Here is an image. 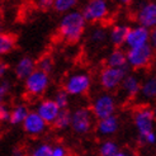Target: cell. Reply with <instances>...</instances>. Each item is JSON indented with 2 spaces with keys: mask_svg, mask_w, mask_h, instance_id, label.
I'll return each mask as SVG.
<instances>
[{
  "mask_svg": "<svg viewBox=\"0 0 156 156\" xmlns=\"http://www.w3.org/2000/svg\"><path fill=\"white\" fill-rule=\"evenodd\" d=\"M87 19L81 10H73L61 17L58 22L57 32L62 41L67 43H76L81 40V37L87 29Z\"/></svg>",
  "mask_w": 156,
  "mask_h": 156,
  "instance_id": "1",
  "label": "cell"
},
{
  "mask_svg": "<svg viewBox=\"0 0 156 156\" xmlns=\"http://www.w3.org/2000/svg\"><path fill=\"white\" fill-rule=\"evenodd\" d=\"M91 85V75L85 70H76L66 75L62 83V88L67 91L70 97H83L90 91Z\"/></svg>",
  "mask_w": 156,
  "mask_h": 156,
  "instance_id": "2",
  "label": "cell"
},
{
  "mask_svg": "<svg viewBox=\"0 0 156 156\" xmlns=\"http://www.w3.org/2000/svg\"><path fill=\"white\" fill-rule=\"evenodd\" d=\"M132 123L137 132V138L155 132L156 118L154 109L150 105H138L132 113Z\"/></svg>",
  "mask_w": 156,
  "mask_h": 156,
  "instance_id": "3",
  "label": "cell"
},
{
  "mask_svg": "<svg viewBox=\"0 0 156 156\" xmlns=\"http://www.w3.org/2000/svg\"><path fill=\"white\" fill-rule=\"evenodd\" d=\"M117 108H118V100L112 93H107V91H102L97 94L93 98L90 104L93 115L95 117L97 121L115 115Z\"/></svg>",
  "mask_w": 156,
  "mask_h": 156,
  "instance_id": "4",
  "label": "cell"
},
{
  "mask_svg": "<svg viewBox=\"0 0 156 156\" xmlns=\"http://www.w3.org/2000/svg\"><path fill=\"white\" fill-rule=\"evenodd\" d=\"M95 117L93 115L90 107H76L71 111V128L76 135H88L95 128Z\"/></svg>",
  "mask_w": 156,
  "mask_h": 156,
  "instance_id": "5",
  "label": "cell"
},
{
  "mask_svg": "<svg viewBox=\"0 0 156 156\" xmlns=\"http://www.w3.org/2000/svg\"><path fill=\"white\" fill-rule=\"evenodd\" d=\"M129 74V69H114L104 66L99 71L98 75V81L100 88L103 89V91L112 93L115 90H119L121 85L124 80V77Z\"/></svg>",
  "mask_w": 156,
  "mask_h": 156,
  "instance_id": "6",
  "label": "cell"
},
{
  "mask_svg": "<svg viewBox=\"0 0 156 156\" xmlns=\"http://www.w3.org/2000/svg\"><path fill=\"white\" fill-rule=\"evenodd\" d=\"M50 83V75L37 69L24 80V91L30 98H41L48 90Z\"/></svg>",
  "mask_w": 156,
  "mask_h": 156,
  "instance_id": "7",
  "label": "cell"
},
{
  "mask_svg": "<svg viewBox=\"0 0 156 156\" xmlns=\"http://www.w3.org/2000/svg\"><path fill=\"white\" fill-rule=\"evenodd\" d=\"M155 57V50L151 44H146L142 47L127 50V64L132 70H144L147 69Z\"/></svg>",
  "mask_w": 156,
  "mask_h": 156,
  "instance_id": "8",
  "label": "cell"
},
{
  "mask_svg": "<svg viewBox=\"0 0 156 156\" xmlns=\"http://www.w3.org/2000/svg\"><path fill=\"white\" fill-rule=\"evenodd\" d=\"M83 14L87 22L90 23H100L104 22L109 14H111V8L105 0H90L83 8Z\"/></svg>",
  "mask_w": 156,
  "mask_h": 156,
  "instance_id": "9",
  "label": "cell"
},
{
  "mask_svg": "<svg viewBox=\"0 0 156 156\" xmlns=\"http://www.w3.org/2000/svg\"><path fill=\"white\" fill-rule=\"evenodd\" d=\"M135 20L138 26L147 29L156 28V2H145L137 6L135 12Z\"/></svg>",
  "mask_w": 156,
  "mask_h": 156,
  "instance_id": "10",
  "label": "cell"
},
{
  "mask_svg": "<svg viewBox=\"0 0 156 156\" xmlns=\"http://www.w3.org/2000/svg\"><path fill=\"white\" fill-rule=\"evenodd\" d=\"M23 131L30 137H40L48 129V123L42 119V117L36 111H30L26 121L22 124Z\"/></svg>",
  "mask_w": 156,
  "mask_h": 156,
  "instance_id": "11",
  "label": "cell"
},
{
  "mask_svg": "<svg viewBox=\"0 0 156 156\" xmlns=\"http://www.w3.org/2000/svg\"><path fill=\"white\" fill-rule=\"evenodd\" d=\"M150 37H151L150 29L136 24L135 27L129 28V32L126 40V47L127 50H131V48H137L146 44H150Z\"/></svg>",
  "mask_w": 156,
  "mask_h": 156,
  "instance_id": "12",
  "label": "cell"
},
{
  "mask_svg": "<svg viewBox=\"0 0 156 156\" xmlns=\"http://www.w3.org/2000/svg\"><path fill=\"white\" fill-rule=\"evenodd\" d=\"M141 84L142 79L135 73H129L126 77L119 88V94L124 100H129V99H137L140 90H141Z\"/></svg>",
  "mask_w": 156,
  "mask_h": 156,
  "instance_id": "13",
  "label": "cell"
},
{
  "mask_svg": "<svg viewBox=\"0 0 156 156\" xmlns=\"http://www.w3.org/2000/svg\"><path fill=\"white\" fill-rule=\"evenodd\" d=\"M137 100L140 105L151 107L156 104V75H149L142 80Z\"/></svg>",
  "mask_w": 156,
  "mask_h": 156,
  "instance_id": "14",
  "label": "cell"
},
{
  "mask_svg": "<svg viewBox=\"0 0 156 156\" xmlns=\"http://www.w3.org/2000/svg\"><path fill=\"white\" fill-rule=\"evenodd\" d=\"M34 111L42 117V119L44 122H47L48 124H53L55 119L60 114L61 109L55 103V100L52 98H44L37 102Z\"/></svg>",
  "mask_w": 156,
  "mask_h": 156,
  "instance_id": "15",
  "label": "cell"
},
{
  "mask_svg": "<svg viewBox=\"0 0 156 156\" xmlns=\"http://www.w3.org/2000/svg\"><path fill=\"white\" fill-rule=\"evenodd\" d=\"M119 128H121V119L117 114L104 119L97 121V124H95V131L98 136L103 137L104 140L114 136L119 131Z\"/></svg>",
  "mask_w": 156,
  "mask_h": 156,
  "instance_id": "16",
  "label": "cell"
},
{
  "mask_svg": "<svg viewBox=\"0 0 156 156\" xmlns=\"http://www.w3.org/2000/svg\"><path fill=\"white\" fill-rule=\"evenodd\" d=\"M37 70V64L30 56H22L14 65V75L18 80L24 81Z\"/></svg>",
  "mask_w": 156,
  "mask_h": 156,
  "instance_id": "17",
  "label": "cell"
},
{
  "mask_svg": "<svg viewBox=\"0 0 156 156\" xmlns=\"http://www.w3.org/2000/svg\"><path fill=\"white\" fill-rule=\"evenodd\" d=\"M129 28L131 27L124 23H117L109 29V42L114 46V48H122V46H126Z\"/></svg>",
  "mask_w": 156,
  "mask_h": 156,
  "instance_id": "18",
  "label": "cell"
},
{
  "mask_svg": "<svg viewBox=\"0 0 156 156\" xmlns=\"http://www.w3.org/2000/svg\"><path fill=\"white\" fill-rule=\"evenodd\" d=\"M109 41V30L103 26H94L88 34V44L91 48H99Z\"/></svg>",
  "mask_w": 156,
  "mask_h": 156,
  "instance_id": "19",
  "label": "cell"
},
{
  "mask_svg": "<svg viewBox=\"0 0 156 156\" xmlns=\"http://www.w3.org/2000/svg\"><path fill=\"white\" fill-rule=\"evenodd\" d=\"M105 66L114 69H127V51H124L123 48H113L105 57Z\"/></svg>",
  "mask_w": 156,
  "mask_h": 156,
  "instance_id": "20",
  "label": "cell"
},
{
  "mask_svg": "<svg viewBox=\"0 0 156 156\" xmlns=\"http://www.w3.org/2000/svg\"><path fill=\"white\" fill-rule=\"evenodd\" d=\"M29 108L26 104H17L12 108V113H10V119L9 123L12 126H17V124H23V122L26 121V118L29 114Z\"/></svg>",
  "mask_w": 156,
  "mask_h": 156,
  "instance_id": "21",
  "label": "cell"
},
{
  "mask_svg": "<svg viewBox=\"0 0 156 156\" xmlns=\"http://www.w3.org/2000/svg\"><path fill=\"white\" fill-rule=\"evenodd\" d=\"M15 44H17V37L13 33H0V57L10 53L15 48Z\"/></svg>",
  "mask_w": 156,
  "mask_h": 156,
  "instance_id": "22",
  "label": "cell"
},
{
  "mask_svg": "<svg viewBox=\"0 0 156 156\" xmlns=\"http://www.w3.org/2000/svg\"><path fill=\"white\" fill-rule=\"evenodd\" d=\"M119 150L121 149H119L118 142L112 138H105L98 146V155L99 156H114Z\"/></svg>",
  "mask_w": 156,
  "mask_h": 156,
  "instance_id": "23",
  "label": "cell"
},
{
  "mask_svg": "<svg viewBox=\"0 0 156 156\" xmlns=\"http://www.w3.org/2000/svg\"><path fill=\"white\" fill-rule=\"evenodd\" d=\"M53 128L57 131H65L71 127V111L69 109H62L57 118L53 122Z\"/></svg>",
  "mask_w": 156,
  "mask_h": 156,
  "instance_id": "24",
  "label": "cell"
},
{
  "mask_svg": "<svg viewBox=\"0 0 156 156\" xmlns=\"http://www.w3.org/2000/svg\"><path fill=\"white\" fill-rule=\"evenodd\" d=\"M52 147L50 142H37L28 150V156H52Z\"/></svg>",
  "mask_w": 156,
  "mask_h": 156,
  "instance_id": "25",
  "label": "cell"
},
{
  "mask_svg": "<svg viewBox=\"0 0 156 156\" xmlns=\"http://www.w3.org/2000/svg\"><path fill=\"white\" fill-rule=\"evenodd\" d=\"M77 5L76 0H53L52 8L55 12L61 13L62 15L75 10V6Z\"/></svg>",
  "mask_w": 156,
  "mask_h": 156,
  "instance_id": "26",
  "label": "cell"
},
{
  "mask_svg": "<svg viewBox=\"0 0 156 156\" xmlns=\"http://www.w3.org/2000/svg\"><path fill=\"white\" fill-rule=\"evenodd\" d=\"M37 64V69L41 70V71L46 73V74H51L53 71V67H55V61H53V57L51 55H43L36 61Z\"/></svg>",
  "mask_w": 156,
  "mask_h": 156,
  "instance_id": "27",
  "label": "cell"
},
{
  "mask_svg": "<svg viewBox=\"0 0 156 156\" xmlns=\"http://www.w3.org/2000/svg\"><path fill=\"white\" fill-rule=\"evenodd\" d=\"M52 99L55 100V103L60 107L61 111L62 109H67L70 105V95L67 94V91L64 88H60L55 91Z\"/></svg>",
  "mask_w": 156,
  "mask_h": 156,
  "instance_id": "28",
  "label": "cell"
},
{
  "mask_svg": "<svg viewBox=\"0 0 156 156\" xmlns=\"http://www.w3.org/2000/svg\"><path fill=\"white\" fill-rule=\"evenodd\" d=\"M10 89H12V85L9 81L6 80L0 81V107L5 104L8 97L10 94Z\"/></svg>",
  "mask_w": 156,
  "mask_h": 156,
  "instance_id": "29",
  "label": "cell"
},
{
  "mask_svg": "<svg viewBox=\"0 0 156 156\" xmlns=\"http://www.w3.org/2000/svg\"><path fill=\"white\" fill-rule=\"evenodd\" d=\"M52 156H69V150L65 145L57 144L52 147Z\"/></svg>",
  "mask_w": 156,
  "mask_h": 156,
  "instance_id": "30",
  "label": "cell"
},
{
  "mask_svg": "<svg viewBox=\"0 0 156 156\" xmlns=\"http://www.w3.org/2000/svg\"><path fill=\"white\" fill-rule=\"evenodd\" d=\"M138 142L146 146H154L156 144V132H151V133L146 135L145 137L138 138Z\"/></svg>",
  "mask_w": 156,
  "mask_h": 156,
  "instance_id": "31",
  "label": "cell"
},
{
  "mask_svg": "<svg viewBox=\"0 0 156 156\" xmlns=\"http://www.w3.org/2000/svg\"><path fill=\"white\" fill-rule=\"evenodd\" d=\"M10 113H12V109L6 104L0 107V122H9Z\"/></svg>",
  "mask_w": 156,
  "mask_h": 156,
  "instance_id": "32",
  "label": "cell"
},
{
  "mask_svg": "<svg viewBox=\"0 0 156 156\" xmlns=\"http://www.w3.org/2000/svg\"><path fill=\"white\" fill-rule=\"evenodd\" d=\"M12 156H28V151L23 146H15L12 150Z\"/></svg>",
  "mask_w": 156,
  "mask_h": 156,
  "instance_id": "33",
  "label": "cell"
},
{
  "mask_svg": "<svg viewBox=\"0 0 156 156\" xmlns=\"http://www.w3.org/2000/svg\"><path fill=\"white\" fill-rule=\"evenodd\" d=\"M8 70H9V65H8V62H5L4 60H0V79H3V77L6 75Z\"/></svg>",
  "mask_w": 156,
  "mask_h": 156,
  "instance_id": "34",
  "label": "cell"
},
{
  "mask_svg": "<svg viewBox=\"0 0 156 156\" xmlns=\"http://www.w3.org/2000/svg\"><path fill=\"white\" fill-rule=\"evenodd\" d=\"M114 156H137L133 151H131V150H126V149H123V150H119L118 152H117Z\"/></svg>",
  "mask_w": 156,
  "mask_h": 156,
  "instance_id": "35",
  "label": "cell"
},
{
  "mask_svg": "<svg viewBox=\"0 0 156 156\" xmlns=\"http://www.w3.org/2000/svg\"><path fill=\"white\" fill-rule=\"evenodd\" d=\"M150 44L151 47L156 51V28L151 30V37H150Z\"/></svg>",
  "mask_w": 156,
  "mask_h": 156,
  "instance_id": "36",
  "label": "cell"
},
{
  "mask_svg": "<svg viewBox=\"0 0 156 156\" xmlns=\"http://www.w3.org/2000/svg\"><path fill=\"white\" fill-rule=\"evenodd\" d=\"M52 4H53V2H51V0H47V2H40V3H38V6L46 9V8H51Z\"/></svg>",
  "mask_w": 156,
  "mask_h": 156,
  "instance_id": "37",
  "label": "cell"
},
{
  "mask_svg": "<svg viewBox=\"0 0 156 156\" xmlns=\"http://www.w3.org/2000/svg\"><path fill=\"white\" fill-rule=\"evenodd\" d=\"M152 109H154V114H155V118H156V104L152 105Z\"/></svg>",
  "mask_w": 156,
  "mask_h": 156,
  "instance_id": "38",
  "label": "cell"
},
{
  "mask_svg": "<svg viewBox=\"0 0 156 156\" xmlns=\"http://www.w3.org/2000/svg\"><path fill=\"white\" fill-rule=\"evenodd\" d=\"M3 32V29H2V27H0V33H2Z\"/></svg>",
  "mask_w": 156,
  "mask_h": 156,
  "instance_id": "39",
  "label": "cell"
}]
</instances>
